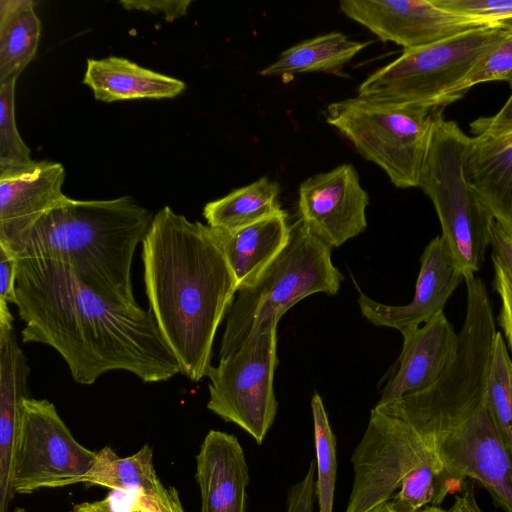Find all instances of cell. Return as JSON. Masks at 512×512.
<instances>
[{
  "instance_id": "f546056e",
  "label": "cell",
  "mask_w": 512,
  "mask_h": 512,
  "mask_svg": "<svg viewBox=\"0 0 512 512\" xmlns=\"http://www.w3.org/2000/svg\"><path fill=\"white\" fill-rule=\"evenodd\" d=\"M16 80L13 78L0 85V175L22 172L36 163L16 124Z\"/></svg>"
},
{
  "instance_id": "d4e9b609",
  "label": "cell",
  "mask_w": 512,
  "mask_h": 512,
  "mask_svg": "<svg viewBox=\"0 0 512 512\" xmlns=\"http://www.w3.org/2000/svg\"><path fill=\"white\" fill-rule=\"evenodd\" d=\"M40 37L33 1H0V85L18 78L34 59Z\"/></svg>"
},
{
  "instance_id": "ffe728a7",
  "label": "cell",
  "mask_w": 512,
  "mask_h": 512,
  "mask_svg": "<svg viewBox=\"0 0 512 512\" xmlns=\"http://www.w3.org/2000/svg\"><path fill=\"white\" fill-rule=\"evenodd\" d=\"M30 367L19 347L11 312H0V492L11 491L20 405L27 395Z\"/></svg>"
},
{
  "instance_id": "e0dca14e",
  "label": "cell",
  "mask_w": 512,
  "mask_h": 512,
  "mask_svg": "<svg viewBox=\"0 0 512 512\" xmlns=\"http://www.w3.org/2000/svg\"><path fill=\"white\" fill-rule=\"evenodd\" d=\"M457 333L442 312L418 329L403 335V346L394 371L377 405L431 387L453 359Z\"/></svg>"
},
{
  "instance_id": "4316f807",
  "label": "cell",
  "mask_w": 512,
  "mask_h": 512,
  "mask_svg": "<svg viewBox=\"0 0 512 512\" xmlns=\"http://www.w3.org/2000/svg\"><path fill=\"white\" fill-rule=\"evenodd\" d=\"M465 480L436 452L404 479L389 503L396 512H419L429 506H439L447 494L463 488Z\"/></svg>"
},
{
  "instance_id": "44dd1931",
  "label": "cell",
  "mask_w": 512,
  "mask_h": 512,
  "mask_svg": "<svg viewBox=\"0 0 512 512\" xmlns=\"http://www.w3.org/2000/svg\"><path fill=\"white\" fill-rule=\"evenodd\" d=\"M290 225L282 209L234 231L210 227L234 274L237 290L251 285L283 250L290 237Z\"/></svg>"
},
{
  "instance_id": "30bf717a",
  "label": "cell",
  "mask_w": 512,
  "mask_h": 512,
  "mask_svg": "<svg viewBox=\"0 0 512 512\" xmlns=\"http://www.w3.org/2000/svg\"><path fill=\"white\" fill-rule=\"evenodd\" d=\"M96 455L74 438L52 402L26 397L20 405L14 444L12 493L76 484L91 469Z\"/></svg>"
},
{
  "instance_id": "7bdbcfd3",
  "label": "cell",
  "mask_w": 512,
  "mask_h": 512,
  "mask_svg": "<svg viewBox=\"0 0 512 512\" xmlns=\"http://www.w3.org/2000/svg\"><path fill=\"white\" fill-rule=\"evenodd\" d=\"M510 38H511V41H512V29H510Z\"/></svg>"
},
{
  "instance_id": "836d02e7",
  "label": "cell",
  "mask_w": 512,
  "mask_h": 512,
  "mask_svg": "<svg viewBox=\"0 0 512 512\" xmlns=\"http://www.w3.org/2000/svg\"><path fill=\"white\" fill-rule=\"evenodd\" d=\"M127 10L147 11L153 14H162L167 21H173L187 14L190 0H125L120 1Z\"/></svg>"
},
{
  "instance_id": "d590c367",
  "label": "cell",
  "mask_w": 512,
  "mask_h": 512,
  "mask_svg": "<svg viewBox=\"0 0 512 512\" xmlns=\"http://www.w3.org/2000/svg\"><path fill=\"white\" fill-rule=\"evenodd\" d=\"M471 132L478 135H500L512 131V93L503 107L493 116L480 117L470 124Z\"/></svg>"
},
{
  "instance_id": "d6986e66",
  "label": "cell",
  "mask_w": 512,
  "mask_h": 512,
  "mask_svg": "<svg viewBox=\"0 0 512 512\" xmlns=\"http://www.w3.org/2000/svg\"><path fill=\"white\" fill-rule=\"evenodd\" d=\"M464 173L469 186L512 241V131L471 137Z\"/></svg>"
},
{
  "instance_id": "52a82bcc",
  "label": "cell",
  "mask_w": 512,
  "mask_h": 512,
  "mask_svg": "<svg viewBox=\"0 0 512 512\" xmlns=\"http://www.w3.org/2000/svg\"><path fill=\"white\" fill-rule=\"evenodd\" d=\"M434 111L356 96L329 104L325 118L394 186L411 188L419 185Z\"/></svg>"
},
{
  "instance_id": "8992f818",
  "label": "cell",
  "mask_w": 512,
  "mask_h": 512,
  "mask_svg": "<svg viewBox=\"0 0 512 512\" xmlns=\"http://www.w3.org/2000/svg\"><path fill=\"white\" fill-rule=\"evenodd\" d=\"M471 137L434 112L418 187L430 198L442 234L464 280L482 268L491 244L493 216L469 186L464 163Z\"/></svg>"
},
{
  "instance_id": "6da1fadb",
  "label": "cell",
  "mask_w": 512,
  "mask_h": 512,
  "mask_svg": "<svg viewBox=\"0 0 512 512\" xmlns=\"http://www.w3.org/2000/svg\"><path fill=\"white\" fill-rule=\"evenodd\" d=\"M17 261L22 341L56 350L76 383L91 385L111 371L132 373L145 383L180 373L149 309L108 299L60 263Z\"/></svg>"
},
{
  "instance_id": "ac0fdd59",
  "label": "cell",
  "mask_w": 512,
  "mask_h": 512,
  "mask_svg": "<svg viewBox=\"0 0 512 512\" xmlns=\"http://www.w3.org/2000/svg\"><path fill=\"white\" fill-rule=\"evenodd\" d=\"M200 512H246L250 481L244 450L237 437L210 430L196 456Z\"/></svg>"
},
{
  "instance_id": "4dcf8cb0",
  "label": "cell",
  "mask_w": 512,
  "mask_h": 512,
  "mask_svg": "<svg viewBox=\"0 0 512 512\" xmlns=\"http://www.w3.org/2000/svg\"><path fill=\"white\" fill-rule=\"evenodd\" d=\"M491 81H505L512 87V41L510 34L482 56L468 73L439 99L437 109L458 100L471 87Z\"/></svg>"
},
{
  "instance_id": "9c48e42d",
  "label": "cell",
  "mask_w": 512,
  "mask_h": 512,
  "mask_svg": "<svg viewBox=\"0 0 512 512\" xmlns=\"http://www.w3.org/2000/svg\"><path fill=\"white\" fill-rule=\"evenodd\" d=\"M277 365V324H272L228 357L219 359L207 376V408L239 426L258 445L273 425L278 410L273 386Z\"/></svg>"
},
{
  "instance_id": "8d00e7d4",
  "label": "cell",
  "mask_w": 512,
  "mask_h": 512,
  "mask_svg": "<svg viewBox=\"0 0 512 512\" xmlns=\"http://www.w3.org/2000/svg\"><path fill=\"white\" fill-rule=\"evenodd\" d=\"M70 512H116L113 500L108 497L93 502H82L72 507ZM129 512H155L141 495H135Z\"/></svg>"
},
{
  "instance_id": "4fadbf2b",
  "label": "cell",
  "mask_w": 512,
  "mask_h": 512,
  "mask_svg": "<svg viewBox=\"0 0 512 512\" xmlns=\"http://www.w3.org/2000/svg\"><path fill=\"white\" fill-rule=\"evenodd\" d=\"M299 219L330 248H336L364 232L369 195L352 164L305 179L299 187Z\"/></svg>"
},
{
  "instance_id": "f1b7e54d",
  "label": "cell",
  "mask_w": 512,
  "mask_h": 512,
  "mask_svg": "<svg viewBox=\"0 0 512 512\" xmlns=\"http://www.w3.org/2000/svg\"><path fill=\"white\" fill-rule=\"evenodd\" d=\"M314 446L316 454L315 496L319 512H333L337 459L336 437L320 395L311 399Z\"/></svg>"
},
{
  "instance_id": "5bb4252c",
  "label": "cell",
  "mask_w": 512,
  "mask_h": 512,
  "mask_svg": "<svg viewBox=\"0 0 512 512\" xmlns=\"http://www.w3.org/2000/svg\"><path fill=\"white\" fill-rule=\"evenodd\" d=\"M440 459L466 479L477 481L505 512H512V454L498 436L485 399L457 428L439 438Z\"/></svg>"
},
{
  "instance_id": "d6a6232c",
  "label": "cell",
  "mask_w": 512,
  "mask_h": 512,
  "mask_svg": "<svg viewBox=\"0 0 512 512\" xmlns=\"http://www.w3.org/2000/svg\"><path fill=\"white\" fill-rule=\"evenodd\" d=\"M315 473L316 463L311 461L304 477L288 490L286 512H313Z\"/></svg>"
},
{
  "instance_id": "8fae6325",
  "label": "cell",
  "mask_w": 512,
  "mask_h": 512,
  "mask_svg": "<svg viewBox=\"0 0 512 512\" xmlns=\"http://www.w3.org/2000/svg\"><path fill=\"white\" fill-rule=\"evenodd\" d=\"M434 453L407 422L373 408L351 456L354 477L345 512H370L389 502L404 479Z\"/></svg>"
},
{
  "instance_id": "ab89813d",
  "label": "cell",
  "mask_w": 512,
  "mask_h": 512,
  "mask_svg": "<svg viewBox=\"0 0 512 512\" xmlns=\"http://www.w3.org/2000/svg\"><path fill=\"white\" fill-rule=\"evenodd\" d=\"M370 512H396L392 509L389 502L382 503L375 508H373Z\"/></svg>"
},
{
  "instance_id": "b9f144b4",
  "label": "cell",
  "mask_w": 512,
  "mask_h": 512,
  "mask_svg": "<svg viewBox=\"0 0 512 512\" xmlns=\"http://www.w3.org/2000/svg\"><path fill=\"white\" fill-rule=\"evenodd\" d=\"M12 512H26L25 509L23 508H16L15 510H13Z\"/></svg>"
},
{
  "instance_id": "83f0119b",
  "label": "cell",
  "mask_w": 512,
  "mask_h": 512,
  "mask_svg": "<svg viewBox=\"0 0 512 512\" xmlns=\"http://www.w3.org/2000/svg\"><path fill=\"white\" fill-rule=\"evenodd\" d=\"M485 404L498 436L512 454V359L500 332L495 338Z\"/></svg>"
},
{
  "instance_id": "603a6c76",
  "label": "cell",
  "mask_w": 512,
  "mask_h": 512,
  "mask_svg": "<svg viewBox=\"0 0 512 512\" xmlns=\"http://www.w3.org/2000/svg\"><path fill=\"white\" fill-rule=\"evenodd\" d=\"M119 492L141 495L159 512L167 488L158 478L153 464V449L144 445L135 454L121 458L109 446L97 452L91 469L77 480Z\"/></svg>"
},
{
  "instance_id": "ba28073f",
  "label": "cell",
  "mask_w": 512,
  "mask_h": 512,
  "mask_svg": "<svg viewBox=\"0 0 512 512\" xmlns=\"http://www.w3.org/2000/svg\"><path fill=\"white\" fill-rule=\"evenodd\" d=\"M509 34V29L494 26L403 49L399 57L374 71L359 85L357 96L436 110L439 99Z\"/></svg>"
},
{
  "instance_id": "277c9868",
  "label": "cell",
  "mask_w": 512,
  "mask_h": 512,
  "mask_svg": "<svg viewBox=\"0 0 512 512\" xmlns=\"http://www.w3.org/2000/svg\"><path fill=\"white\" fill-rule=\"evenodd\" d=\"M464 281L466 312L451 362L428 389L374 407L407 422L432 448L483 403L498 332L484 282Z\"/></svg>"
},
{
  "instance_id": "1f68e13d",
  "label": "cell",
  "mask_w": 512,
  "mask_h": 512,
  "mask_svg": "<svg viewBox=\"0 0 512 512\" xmlns=\"http://www.w3.org/2000/svg\"><path fill=\"white\" fill-rule=\"evenodd\" d=\"M491 258L494 267V287L501 300L498 316L505 341L512 351V241L496 224L492 228Z\"/></svg>"
},
{
  "instance_id": "cb8c5ba5",
  "label": "cell",
  "mask_w": 512,
  "mask_h": 512,
  "mask_svg": "<svg viewBox=\"0 0 512 512\" xmlns=\"http://www.w3.org/2000/svg\"><path fill=\"white\" fill-rule=\"evenodd\" d=\"M369 44L350 40L341 32H330L289 47L259 74L293 76L313 72L336 73Z\"/></svg>"
},
{
  "instance_id": "484cf974",
  "label": "cell",
  "mask_w": 512,
  "mask_h": 512,
  "mask_svg": "<svg viewBox=\"0 0 512 512\" xmlns=\"http://www.w3.org/2000/svg\"><path fill=\"white\" fill-rule=\"evenodd\" d=\"M279 193L278 183L264 176L208 202L203 216L213 229L234 231L281 211Z\"/></svg>"
},
{
  "instance_id": "60d3db41",
  "label": "cell",
  "mask_w": 512,
  "mask_h": 512,
  "mask_svg": "<svg viewBox=\"0 0 512 512\" xmlns=\"http://www.w3.org/2000/svg\"><path fill=\"white\" fill-rule=\"evenodd\" d=\"M419 512H446V510L442 509L439 506H429V507L422 509Z\"/></svg>"
},
{
  "instance_id": "f35d334b",
  "label": "cell",
  "mask_w": 512,
  "mask_h": 512,
  "mask_svg": "<svg viewBox=\"0 0 512 512\" xmlns=\"http://www.w3.org/2000/svg\"><path fill=\"white\" fill-rule=\"evenodd\" d=\"M159 512H185L178 491L174 487L167 488L164 503Z\"/></svg>"
},
{
  "instance_id": "7402d4cb",
  "label": "cell",
  "mask_w": 512,
  "mask_h": 512,
  "mask_svg": "<svg viewBox=\"0 0 512 512\" xmlns=\"http://www.w3.org/2000/svg\"><path fill=\"white\" fill-rule=\"evenodd\" d=\"M86 63L83 84L102 102L172 99L186 88L177 78L141 67L123 57L87 59Z\"/></svg>"
},
{
  "instance_id": "2e32d148",
  "label": "cell",
  "mask_w": 512,
  "mask_h": 512,
  "mask_svg": "<svg viewBox=\"0 0 512 512\" xmlns=\"http://www.w3.org/2000/svg\"><path fill=\"white\" fill-rule=\"evenodd\" d=\"M65 168L36 161L22 172L0 175V247L10 252L19 239L67 196L62 191Z\"/></svg>"
},
{
  "instance_id": "7a4b0ae2",
  "label": "cell",
  "mask_w": 512,
  "mask_h": 512,
  "mask_svg": "<svg viewBox=\"0 0 512 512\" xmlns=\"http://www.w3.org/2000/svg\"><path fill=\"white\" fill-rule=\"evenodd\" d=\"M141 245L149 310L180 373L198 382L212 367L216 332L237 292L234 274L213 230L169 206L153 216Z\"/></svg>"
},
{
  "instance_id": "7c38bea8",
  "label": "cell",
  "mask_w": 512,
  "mask_h": 512,
  "mask_svg": "<svg viewBox=\"0 0 512 512\" xmlns=\"http://www.w3.org/2000/svg\"><path fill=\"white\" fill-rule=\"evenodd\" d=\"M342 13L383 42L404 49L433 44L496 25L454 13L436 0H342Z\"/></svg>"
},
{
  "instance_id": "74e56055",
  "label": "cell",
  "mask_w": 512,
  "mask_h": 512,
  "mask_svg": "<svg viewBox=\"0 0 512 512\" xmlns=\"http://www.w3.org/2000/svg\"><path fill=\"white\" fill-rule=\"evenodd\" d=\"M464 488L446 512H482L475 498L473 486L466 482Z\"/></svg>"
},
{
  "instance_id": "3957f363",
  "label": "cell",
  "mask_w": 512,
  "mask_h": 512,
  "mask_svg": "<svg viewBox=\"0 0 512 512\" xmlns=\"http://www.w3.org/2000/svg\"><path fill=\"white\" fill-rule=\"evenodd\" d=\"M153 216L131 196L66 197L7 253L17 260L60 263L108 299L135 307L139 304L132 288V261Z\"/></svg>"
},
{
  "instance_id": "9a60e30c",
  "label": "cell",
  "mask_w": 512,
  "mask_h": 512,
  "mask_svg": "<svg viewBox=\"0 0 512 512\" xmlns=\"http://www.w3.org/2000/svg\"><path fill=\"white\" fill-rule=\"evenodd\" d=\"M464 275L442 236L425 247L412 300L393 306L372 300L360 291L358 305L362 316L371 324L398 330L402 336L420 327L443 312Z\"/></svg>"
},
{
  "instance_id": "5b68a950",
  "label": "cell",
  "mask_w": 512,
  "mask_h": 512,
  "mask_svg": "<svg viewBox=\"0 0 512 512\" xmlns=\"http://www.w3.org/2000/svg\"><path fill=\"white\" fill-rule=\"evenodd\" d=\"M344 280L334 266L331 248L314 236L298 218L277 257L249 286L237 290L226 316L219 359L235 352L299 301L315 294L335 295Z\"/></svg>"
},
{
  "instance_id": "e575fe53",
  "label": "cell",
  "mask_w": 512,
  "mask_h": 512,
  "mask_svg": "<svg viewBox=\"0 0 512 512\" xmlns=\"http://www.w3.org/2000/svg\"><path fill=\"white\" fill-rule=\"evenodd\" d=\"M17 266V259L0 247V311L16 303Z\"/></svg>"
}]
</instances>
